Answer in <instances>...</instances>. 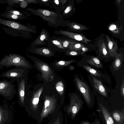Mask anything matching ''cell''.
<instances>
[{"label":"cell","mask_w":124,"mask_h":124,"mask_svg":"<svg viewBox=\"0 0 124 124\" xmlns=\"http://www.w3.org/2000/svg\"><path fill=\"white\" fill-rule=\"evenodd\" d=\"M13 66L28 68L30 65L25 57L15 54L5 55L0 60V70L5 67L7 68Z\"/></svg>","instance_id":"cell-1"},{"label":"cell","mask_w":124,"mask_h":124,"mask_svg":"<svg viewBox=\"0 0 124 124\" xmlns=\"http://www.w3.org/2000/svg\"><path fill=\"white\" fill-rule=\"evenodd\" d=\"M14 81L6 79L0 80V95L8 100H11L16 94Z\"/></svg>","instance_id":"cell-2"},{"label":"cell","mask_w":124,"mask_h":124,"mask_svg":"<svg viewBox=\"0 0 124 124\" xmlns=\"http://www.w3.org/2000/svg\"><path fill=\"white\" fill-rule=\"evenodd\" d=\"M76 85L78 89L88 103L91 101L92 92L87 83L84 79L75 76L74 77Z\"/></svg>","instance_id":"cell-3"},{"label":"cell","mask_w":124,"mask_h":124,"mask_svg":"<svg viewBox=\"0 0 124 124\" xmlns=\"http://www.w3.org/2000/svg\"><path fill=\"white\" fill-rule=\"evenodd\" d=\"M28 9L32 14L38 16L48 23L56 24L58 17V14L55 12L42 9H36L29 8Z\"/></svg>","instance_id":"cell-4"},{"label":"cell","mask_w":124,"mask_h":124,"mask_svg":"<svg viewBox=\"0 0 124 124\" xmlns=\"http://www.w3.org/2000/svg\"><path fill=\"white\" fill-rule=\"evenodd\" d=\"M24 68L15 67L3 72L0 75V77L6 78L14 81H16L23 77L25 74V70Z\"/></svg>","instance_id":"cell-5"},{"label":"cell","mask_w":124,"mask_h":124,"mask_svg":"<svg viewBox=\"0 0 124 124\" xmlns=\"http://www.w3.org/2000/svg\"><path fill=\"white\" fill-rule=\"evenodd\" d=\"M37 67L42 73L41 77L46 82L51 81L53 79L54 75L53 72L49 66L47 64L36 61Z\"/></svg>","instance_id":"cell-6"},{"label":"cell","mask_w":124,"mask_h":124,"mask_svg":"<svg viewBox=\"0 0 124 124\" xmlns=\"http://www.w3.org/2000/svg\"><path fill=\"white\" fill-rule=\"evenodd\" d=\"M13 116L12 112L7 104H0V124H10Z\"/></svg>","instance_id":"cell-7"},{"label":"cell","mask_w":124,"mask_h":124,"mask_svg":"<svg viewBox=\"0 0 124 124\" xmlns=\"http://www.w3.org/2000/svg\"><path fill=\"white\" fill-rule=\"evenodd\" d=\"M56 33L58 34H59L61 35L66 36L74 40L82 42L88 44L89 42H93L92 40L87 38L85 36L81 34L61 30L56 31Z\"/></svg>","instance_id":"cell-8"},{"label":"cell","mask_w":124,"mask_h":124,"mask_svg":"<svg viewBox=\"0 0 124 124\" xmlns=\"http://www.w3.org/2000/svg\"><path fill=\"white\" fill-rule=\"evenodd\" d=\"M16 81L17 85L18 101L20 105L23 106L24 104L25 100V80L23 77L17 80Z\"/></svg>","instance_id":"cell-9"},{"label":"cell","mask_w":124,"mask_h":124,"mask_svg":"<svg viewBox=\"0 0 124 124\" xmlns=\"http://www.w3.org/2000/svg\"><path fill=\"white\" fill-rule=\"evenodd\" d=\"M56 102V99L53 96L45 97L44 107L41 114V117L42 118L53 110L55 107Z\"/></svg>","instance_id":"cell-10"},{"label":"cell","mask_w":124,"mask_h":124,"mask_svg":"<svg viewBox=\"0 0 124 124\" xmlns=\"http://www.w3.org/2000/svg\"><path fill=\"white\" fill-rule=\"evenodd\" d=\"M0 24L20 30L31 31L28 27L12 21L0 18Z\"/></svg>","instance_id":"cell-11"},{"label":"cell","mask_w":124,"mask_h":124,"mask_svg":"<svg viewBox=\"0 0 124 124\" xmlns=\"http://www.w3.org/2000/svg\"><path fill=\"white\" fill-rule=\"evenodd\" d=\"M107 40V47L110 55L113 57H115L117 53V51L118 48L117 43L111 39L107 35H105Z\"/></svg>","instance_id":"cell-12"},{"label":"cell","mask_w":124,"mask_h":124,"mask_svg":"<svg viewBox=\"0 0 124 124\" xmlns=\"http://www.w3.org/2000/svg\"><path fill=\"white\" fill-rule=\"evenodd\" d=\"M97 46L98 48L100 55L103 58H107L110 55L108 52L106 43L102 39H100L98 42Z\"/></svg>","instance_id":"cell-13"},{"label":"cell","mask_w":124,"mask_h":124,"mask_svg":"<svg viewBox=\"0 0 124 124\" xmlns=\"http://www.w3.org/2000/svg\"><path fill=\"white\" fill-rule=\"evenodd\" d=\"M93 85L97 91L103 96H106L107 93L101 81L94 77L93 78Z\"/></svg>","instance_id":"cell-14"},{"label":"cell","mask_w":124,"mask_h":124,"mask_svg":"<svg viewBox=\"0 0 124 124\" xmlns=\"http://www.w3.org/2000/svg\"><path fill=\"white\" fill-rule=\"evenodd\" d=\"M115 59L113 63L112 67L115 71L118 70L121 67L123 59V53H117L115 56Z\"/></svg>","instance_id":"cell-15"},{"label":"cell","mask_w":124,"mask_h":124,"mask_svg":"<svg viewBox=\"0 0 124 124\" xmlns=\"http://www.w3.org/2000/svg\"><path fill=\"white\" fill-rule=\"evenodd\" d=\"M68 48L71 50L81 51L82 52L83 54L89 50L84 44L78 41L70 45Z\"/></svg>","instance_id":"cell-16"},{"label":"cell","mask_w":124,"mask_h":124,"mask_svg":"<svg viewBox=\"0 0 124 124\" xmlns=\"http://www.w3.org/2000/svg\"><path fill=\"white\" fill-rule=\"evenodd\" d=\"M48 39L47 33L44 30L42 31L37 38L32 42V45L34 46L42 45Z\"/></svg>","instance_id":"cell-17"},{"label":"cell","mask_w":124,"mask_h":124,"mask_svg":"<svg viewBox=\"0 0 124 124\" xmlns=\"http://www.w3.org/2000/svg\"><path fill=\"white\" fill-rule=\"evenodd\" d=\"M34 52L36 54L45 56H51L53 55L52 51L49 49L45 47L36 48Z\"/></svg>","instance_id":"cell-18"},{"label":"cell","mask_w":124,"mask_h":124,"mask_svg":"<svg viewBox=\"0 0 124 124\" xmlns=\"http://www.w3.org/2000/svg\"><path fill=\"white\" fill-rule=\"evenodd\" d=\"M44 88L42 87L40 88L38 90L34 92L32 100V103L34 107L37 106L39 101V98L42 93Z\"/></svg>","instance_id":"cell-19"},{"label":"cell","mask_w":124,"mask_h":124,"mask_svg":"<svg viewBox=\"0 0 124 124\" xmlns=\"http://www.w3.org/2000/svg\"><path fill=\"white\" fill-rule=\"evenodd\" d=\"M69 25L72 30L78 31H81L89 29L85 25L76 23H70L69 24Z\"/></svg>","instance_id":"cell-20"},{"label":"cell","mask_w":124,"mask_h":124,"mask_svg":"<svg viewBox=\"0 0 124 124\" xmlns=\"http://www.w3.org/2000/svg\"><path fill=\"white\" fill-rule=\"evenodd\" d=\"M88 63L93 66L98 68H101L103 66L99 59L97 57L93 56L87 61Z\"/></svg>","instance_id":"cell-21"},{"label":"cell","mask_w":124,"mask_h":124,"mask_svg":"<svg viewBox=\"0 0 124 124\" xmlns=\"http://www.w3.org/2000/svg\"><path fill=\"white\" fill-rule=\"evenodd\" d=\"M83 67L91 75L101 77V74L98 71L90 66L84 65L83 66Z\"/></svg>","instance_id":"cell-22"},{"label":"cell","mask_w":124,"mask_h":124,"mask_svg":"<svg viewBox=\"0 0 124 124\" xmlns=\"http://www.w3.org/2000/svg\"><path fill=\"white\" fill-rule=\"evenodd\" d=\"M55 88L59 94L61 95H62L64 91V86L62 82L60 81L57 82L56 84Z\"/></svg>","instance_id":"cell-23"},{"label":"cell","mask_w":124,"mask_h":124,"mask_svg":"<svg viewBox=\"0 0 124 124\" xmlns=\"http://www.w3.org/2000/svg\"><path fill=\"white\" fill-rule=\"evenodd\" d=\"M76 62L74 60L68 61H60L55 63L56 65L58 66H65L69 65L72 63Z\"/></svg>","instance_id":"cell-24"},{"label":"cell","mask_w":124,"mask_h":124,"mask_svg":"<svg viewBox=\"0 0 124 124\" xmlns=\"http://www.w3.org/2000/svg\"><path fill=\"white\" fill-rule=\"evenodd\" d=\"M58 40L62 44H63V46L65 48H68L70 45L77 42V41L70 39L66 40L58 39Z\"/></svg>","instance_id":"cell-25"},{"label":"cell","mask_w":124,"mask_h":124,"mask_svg":"<svg viewBox=\"0 0 124 124\" xmlns=\"http://www.w3.org/2000/svg\"><path fill=\"white\" fill-rule=\"evenodd\" d=\"M109 29L112 32L116 34H119L120 32L119 27L114 24H111L109 27Z\"/></svg>","instance_id":"cell-26"},{"label":"cell","mask_w":124,"mask_h":124,"mask_svg":"<svg viewBox=\"0 0 124 124\" xmlns=\"http://www.w3.org/2000/svg\"><path fill=\"white\" fill-rule=\"evenodd\" d=\"M66 54L68 55L71 56H76L80 54H83L82 52L81 51L70 50L67 51Z\"/></svg>","instance_id":"cell-27"},{"label":"cell","mask_w":124,"mask_h":124,"mask_svg":"<svg viewBox=\"0 0 124 124\" xmlns=\"http://www.w3.org/2000/svg\"><path fill=\"white\" fill-rule=\"evenodd\" d=\"M6 16L8 18L14 19H19L21 17L20 16L10 13L7 14Z\"/></svg>","instance_id":"cell-28"},{"label":"cell","mask_w":124,"mask_h":124,"mask_svg":"<svg viewBox=\"0 0 124 124\" xmlns=\"http://www.w3.org/2000/svg\"><path fill=\"white\" fill-rule=\"evenodd\" d=\"M52 42L59 48L63 49H65L61 43L58 40H53L52 41Z\"/></svg>","instance_id":"cell-29"},{"label":"cell","mask_w":124,"mask_h":124,"mask_svg":"<svg viewBox=\"0 0 124 124\" xmlns=\"http://www.w3.org/2000/svg\"><path fill=\"white\" fill-rule=\"evenodd\" d=\"M102 107L106 114L108 120L111 124H115L114 121L112 118L111 117L110 115L109 114L108 112L104 107Z\"/></svg>","instance_id":"cell-30"},{"label":"cell","mask_w":124,"mask_h":124,"mask_svg":"<svg viewBox=\"0 0 124 124\" xmlns=\"http://www.w3.org/2000/svg\"><path fill=\"white\" fill-rule=\"evenodd\" d=\"M101 109L102 110V113L103 114L104 116L105 117L106 122L107 124H111L109 120H108V117L106 115V114L104 110L103 109L102 107H101Z\"/></svg>","instance_id":"cell-31"},{"label":"cell","mask_w":124,"mask_h":124,"mask_svg":"<svg viewBox=\"0 0 124 124\" xmlns=\"http://www.w3.org/2000/svg\"><path fill=\"white\" fill-rule=\"evenodd\" d=\"M120 93L121 95L123 97L124 96V80L123 79L120 87Z\"/></svg>","instance_id":"cell-32"},{"label":"cell","mask_w":124,"mask_h":124,"mask_svg":"<svg viewBox=\"0 0 124 124\" xmlns=\"http://www.w3.org/2000/svg\"><path fill=\"white\" fill-rule=\"evenodd\" d=\"M113 117L117 121H120L121 118L119 114L117 113H114L113 115Z\"/></svg>","instance_id":"cell-33"},{"label":"cell","mask_w":124,"mask_h":124,"mask_svg":"<svg viewBox=\"0 0 124 124\" xmlns=\"http://www.w3.org/2000/svg\"><path fill=\"white\" fill-rule=\"evenodd\" d=\"M8 12L19 16H22L23 15V14L20 12L15 10H11L9 11Z\"/></svg>","instance_id":"cell-34"},{"label":"cell","mask_w":124,"mask_h":124,"mask_svg":"<svg viewBox=\"0 0 124 124\" xmlns=\"http://www.w3.org/2000/svg\"><path fill=\"white\" fill-rule=\"evenodd\" d=\"M72 8V7L71 5L68 6L64 11V14H66L68 13L71 10Z\"/></svg>","instance_id":"cell-35"},{"label":"cell","mask_w":124,"mask_h":124,"mask_svg":"<svg viewBox=\"0 0 124 124\" xmlns=\"http://www.w3.org/2000/svg\"><path fill=\"white\" fill-rule=\"evenodd\" d=\"M27 2L25 0H24L21 2L20 6L21 8H25L27 6Z\"/></svg>","instance_id":"cell-36"},{"label":"cell","mask_w":124,"mask_h":124,"mask_svg":"<svg viewBox=\"0 0 124 124\" xmlns=\"http://www.w3.org/2000/svg\"><path fill=\"white\" fill-rule=\"evenodd\" d=\"M72 112L74 114H75L77 112V109L76 106H73L72 108Z\"/></svg>","instance_id":"cell-37"},{"label":"cell","mask_w":124,"mask_h":124,"mask_svg":"<svg viewBox=\"0 0 124 124\" xmlns=\"http://www.w3.org/2000/svg\"><path fill=\"white\" fill-rule=\"evenodd\" d=\"M23 1H24V0H11V1H12L13 3H19L20 2H21Z\"/></svg>","instance_id":"cell-38"},{"label":"cell","mask_w":124,"mask_h":124,"mask_svg":"<svg viewBox=\"0 0 124 124\" xmlns=\"http://www.w3.org/2000/svg\"><path fill=\"white\" fill-rule=\"evenodd\" d=\"M74 67L73 66H71L70 67L69 69L71 70H73L74 69Z\"/></svg>","instance_id":"cell-39"},{"label":"cell","mask_w":124,"mask_h":124,"mask_svg":"<svg viewBox=\"0 0 124 124\" xmlns=\"http://www.w3.org/2000/svg\"><path fill=\"white\" fill-rule=\"evenodd\" d=\"M55 3L57 5L59 4V1L58 0H54Z\"/></svg>","instance_id":"cell-40"},{"label":"cell","mask_w":124,"mask_h":124,"mask_svg":"<svg viewBox=\"0 0 124 124\" xmlns=\"http://www.w3.org/2000/svg\"><path fill=\"white\" fill-rule=\"evenodd\" d=\"M121 1V0H117V2L118 4H120V2Z\"/></svg>","instance_id":"cell-41"},{"label":"cell","mask_w":124,"mask_h":124,"mask_svg":"<svg viewBox=\"0 0 124 124\" xmlns=\"http://www.w3.org/2000/svg\"><path fill=\"white\" fill-rule=\"evenodd\" d=\"M42 1H48V0H42Z\"/></svg>","instance_id":"cell-42"},{"label":"cell","mask_w":124,"mask_h":124,"mask_svg":"<svg viewBox=\"0 0 124 124\" xmlns=\"http://www.w3.org/2000/svg\"><path fill=\"white\" fill-rule=\"evenodd\" d=\"M56 124H59V123H57Z\"/></svg>","instance_id":"cell-43"}]
</instances>
